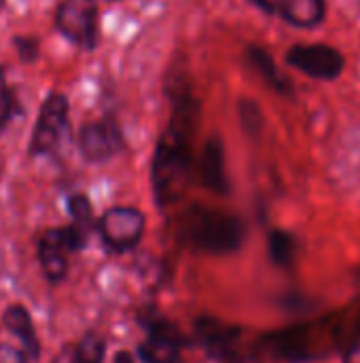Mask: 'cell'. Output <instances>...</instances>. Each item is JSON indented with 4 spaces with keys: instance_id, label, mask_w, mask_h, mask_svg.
I'll return each mask as SVG.
<instances>
[{
    "instance_id": "2e32d148",
    "label": "cell",
    "mask_w": 360,
    "mask_h": 363,
    "mask_svg": "<svg viewBox=\"0 0 360 363\" xmlns=\"http://www.w3.org/2000/svg\"><path fill=\"white\" fill-rule=\"evenodd\" d=\"M68 213L72 217V223L79 225L81 230H85L87 234L93 230V208L91 202L85 194H72L68 198Z\"/></svg>"
},
{
    "instance_id": "7a4b0ae2",
    "label": "cell",
    "mask_w": 360,
    "mask_h": 363,
    "mask_svg": "<svg viewBox=\"0 0 360 363\" xmlns=\"http://www.w3.org/2000/svg\"><path fill=\"white\" fill-rule=\"evenodd\" d=\"M246 228L244 221L219 208H204L193 206L178 219V238L210 255H227L242 247Z\"/></svg>"
},
{
    "instance_id": "d6986e66",
    "label": "cell",
    "mask_w": 360,
    "mask_h": 363,
    "mask_svg": "<svg viewBox=\"0 0 360 363\" xmlns=\"http://www.w3.org/2000/svg\"><path fill=\"white\" fill-rule=\"evenodd\" d=\"M28 355L23 353V349L17 347H8L0 342V363H28Z\"/></svg>"
},
{
    "instance_id": "277c9868",
    "label": "cell",
    "mask_w": 360,
    "mask_h": 363,
    "mask_svg": "<svg viewBox=\"0 0 360 363\" xmlns=\"http://www.w3.org/2000/svg\"><path fill=\"white\" fill-rule=\"evenodd\" d=\"M146 219L134 206H112L98 219V232L106 249L127 253L136 249L144 236Z\"/></svg>"
},
{
    "instance_id": "5b68a950",
    "label": "cell",
    "mask_w": 360,
    "mask_h": 363,
    "mask_svg": "<svg viewBox=\"0 0 360 363\" xmlns=\"http://www.w3.org/2000/svg\"><path fill=\"white\" fill-rule=\"evenodd\" d=\"M68 130V102L64 96L53 94L40 108L34 134L30 140V155H47L55 151Z\"/></svg>"
},
{
    "instance_id": "8992f818",
    "label": "cell",
    "mask_w": 360,
    "mask_h": 363,
    "mask_svg": "<svg viewBox=\"0 0 360 363\" xmlns=\"http://www.w3.org/2000/svg\"><path fill=\"white\" fill-rule=\"evenodd\" d=\"M98 9L93 0H64L57 9V28L72 43L93 47L98 32Z\"/></svg>"
},
{
    "instance_id": "5bb4252c",
    "label": "cell",
    "mask_w": 360,
    "mask_h": 363,
    "mask_svg": "<svg viewBox=\"0 0 360 363\" xmlns=\"http://www.w3.org/2000/svg\"><path fill=\"white\" fill-rule=\"evenodd\" d=\"M248 60H250V64L255 66V70L276 89V91H280V94H293V85L289 83V79L278 70V66H276V62L272 60V55L265 51V49H261V47H250L248 49Z\"/></svg>"
},
{
    "instance_id": "d4e9b609",
    "label": "cell",
    "mask_w": 360,
    "mask_h": 363,
    "mask_svg": "<svg viewBox=\"0 0 360 363\" xmlns=\"http://www.w3.org/2000/svg\"><path fill=\"white\" fill-rule=\"evenodd\" d=\"M0 4H2V0H0Z\"/></svg>"
},
{
    "instance_id": "8fae6325",
    "label": "cell",
    "mask_w": 360,
    "mask_h": 363,
    "mask_svg": "<svg viewBox=\"0 0 360 363\" xmlns=\"http://www.w3.org/2000/svg\"><path fill=\"white\" fill-rule=\"evenodd\" d=\"M2 325L8 334H13L19 342L23 353L28 355L30 362H38L40 359V340L32 321V315L25 306L21 304H11L4 313H2Z\"/></svg>"
},
{
    "instance_id": "7c38bea8",
    "label": "cell",
    "mask_w": 360,
    "mask_h": 363,
    "mask_svg": "<svg viewBox=\"0 0 360 363\" xmlns=\"http://www.w3.org/2000/svg\"><path fill=\"white\" fill-rule=\"evenodd\" d=\"M199 177L202 183L214 194H229V179L225 170V149L216 136H210L204 145L199 160Z\"/></svg>"
},
{
    "instance_id": "9c48e42d",
    "label": "cell",
    "mask_w": 360,
    "mask_h": 363,
    "mask_svg": "<svg viewBox=\"0 0 360 363\" xmlns=\"http://www.w3.org/2000/svg\"><path fill=\"white\" fill-rule=\"evenodd\" d=\"M79 147L85 160L106 162L121 151L123 136L112 119H100V121H91L83 125L81 136H79Z\"/></svg>"
},
{
    "instance_id": "ba28073f",
    "label": "cell",
    "mask_w": 360,
    "mask_h": 363,
    "mask_svg": "<svg viewBox=\"0 0 360 363\" xmlns=\"http://www.w3.org/2000/svg\"><path fill=\"white\" fill-rule=\"evenodd\" d=\"M195 336L208 357L225 363L238 355V342L242 338V330L216 317H202L195 323Z\"/></svg>"
},
{
    "instance_id": "4fadbf2b",
    "label": "cell",
    "mask_w": 360,
    "mask_h": 363,
    "mask_svg": "<svg viewBox=\"0 0 360 363\" xmlns=\"http://www.w3.org/2000/svg\"><path fill=\"white\" fill-rule=\"evenodd\" d=\"M267 253H269V259H272L274 266L289 270L295 264V259H297L299 242H297V238L291 232L274 228L267 234Z\"/></svg>"
},
{
    "instance_id": "7402d4cb",
    "label": "cell",
    "mask_w": 360,
    "mask_h": 363,
    "mask_svg": "<svg viewBox=\"0 0 360 363\" xmlns=\"http://www.w3.org/2000/svg\"><path fill=\"white\" fill-rule=\"evenodd\" d=\"M112 363H136V359H134V355H132V353H127V351H119V353L115 355V362Z\"/></svg>"
},
{
    "instance_id": "30bf717a",
    "label": "cell",
    "mask_w": 360,
    "mask_h": 363,
    "mask_svg": "<svg viewBox=\"0 0 360 363\" xmlns=\"http://www.w3.org/2000/svg\"><path fill=\"white\" fill-rule=\"evenodd\" d=\"M267 13H274L299 28H312L325 17L323 0H252Z\"/></svg>"
},
{
    "instance_id": "52a82bcc",
    "label": "cell",
    "mask_w": 360,
    "mask_h": 363,
    "mask_svg": "<svg viewBox=\"0 0 360 363\" xmlns=\"http://www.w3.org/2000/svg\"><path fill=\"white\" fill-rule=\"evenodd\" d=\"M286 60L297 70L314 79H335L344 70V57L329 45H295Z\"/></svg>"
},
{
    "instance_id": "cb8c5ba5",
    "label": "cell",
    "mask_w": 360,
    "mask_h": 363,
    "mask_svg": "<svg viewBox=\"0 0 360 363\" xmlns=\"http://www.w3.org/2000/svg\"><path fill=\"white\" fill-rule=\"evenodd\" d=\"M176 363H185V359H178V362H176Z\"/></svg>"
},
{
    "instance_id": "44dd1931",
    "label": "cell",
    "mask_w": 360,
    "mask_h": 363,
    "mask_svg": "<svg viewBox=\"0 0 360 363\" xmlns=\"http://www.w3.org/2000/svg\"><path fill=\"white\" fill-rule=\"evenodd\" d=\"M51 363H74V349H64Z\"/></svg>"
},
{
    "instance_id": "9a60e30c",
    "label": "cell",
    "mask_w": 360,
    "mask_h": 363,
    "mask_svg": "<svg viewBox=\"0 0 360 363\" xmlns=\"http://www.w3.org/2000/svg\"><path fill=\"white\" fill-rule=\"evenodd\" d=\"M106 340L98 332H87L74 347V363H104Z\"/></svg>"
},
{
    "instance_id": "ffe728a7",
    "label": "cell",
    "mask_w": 360,
    "mask_h": 363,
    "mask_svg": "<svg viewBox=\"0 0 360 363\" xmlns=\"http://www.w3.org/2000/svg\"><path fill=\"white\" fill-rule=\"evenodd\" d=\"M344 363H360V332H356V336L344 347Z\"/></svg>"
},
{
    "instance_id": "3957f363",
    "label": "cell",
    "mask_w": 360,
    "mask_h": 363,
    "mask_svg": "<svg viewBox=\"0 0 360 363\" xmlns=\"http://www.w3.org/2000/svg\"><path fill=\"white\" fill-rule=\"evenodd\" d=\"M87 232L70 223L64 228H49L38 238V264L51 285L62 283L70 270V255L87 245Z\"/></svg>"
},
{
    "instance_id": "6da1fadb",
    "label": "cell",
    "mask_w": 360,
    "mask_h": 363,
    "mask_svg": "<svg viewBox=\"0 0 360 363\" xmlns=\"http://www.w3.org/2000/svg\"><path fill=\"white\" fill-rule=\"evenodd\" d=\"M199 115V104L191 94L176 96L174 100V117L170 128L159 138L155 157H153V198L157 206L166 208L174 204L191 174V134L195 130Z\"/></svg>"
},
{
    "instance_id": "603a6c76",
    "label": "cell",
    "mask_w": 360,
    "mask_h": 363,
    "mask_svg": "<svg viewBox=\"0 0 360 363\" xmlns=\"http://www.w3.org/2000/svg\"><path fill=\"white\" fill-rule=\"evenodd\" d=\"M225 363H261L257 357H240V355H236V357H231V359H227Z\"/></svg>"
},
{
    "instance_id": "ac0fdd59",
    "label": "cell",
    "mask_w": 360,
    "mask_h": 363,
    "mask_svg": "<svg viewBox=\"0 0 360 363\" xmlns=\"http://www.w3.org/2000/svg\"><path fill=\"white\" fill-rule=\"evenodd\" d=\"M11 113H13V98H11V91L6 89V83L0 74V128L11 119Z\"/></svg>"
},
{
    "instance_id": "e0dca14e",
    "label": "cell",
    "mask_w": 360,
    "mask_h": 363,
    "mask_svg": "<svg viewBox=\"0 0 360 363\" xmlns=\"http://www.w3.org/2000/svg\"><path fill=\"white\" fill-rule=\"evenodd\" d=\"M240 119H242V125L250 132V134H257L263 125V117H261V108L250 102V100H242L240 102Z\"/></svg>"
}]
</instances>
